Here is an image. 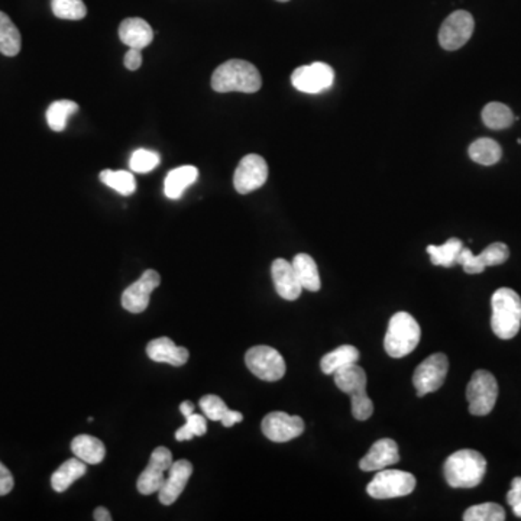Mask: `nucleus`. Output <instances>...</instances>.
I'll return each instance as SVG.
<instances>
[{
	"mask_svg": "<svg viewBox=\"0 0 521 521\" xmlns=\"http://www.w3.org/2000/svg\"><path fill=\"white\" fill-rule=\"evenodd\" d=\"M263 86L258 69L245 60H229L214 70L212 88L217 93H256Z\"/></svg>",
	"mask_w": 521,
	"mask_h": 521,
	"instance_id": "1",
	"label": "nucleus"
},
{
	"mask_svg": "<svg viewBox=\"0 0 521 521\" xmlns=\"http://www.w3.org/2000/svg\"><path fill=\"white\" fill-rule=\"evenodd\" d=\"M487 474V459L480 452L462 450L452 453L445 465L443 475L452 488H475L483 483Z\"/></svg>",
	"mask_w": 521,
	"mask_h": 521,
	"instance_id": "2",
	"label": "nucleus"
},
{
	"mask_svg": "<svg viewBox=\"0 0 521 521\" xmlns=\"http://www.w3.org/2000/svg\"><path fill=\"white\" fill-rule=\"evenodd\" d=\"M492 316L491 327L497 338L510 340L517 335L521 327V298L514 290H497L491 298Z\"/></svg>",
	"mask_w": 521,
	"mask_h": 521,
	"instance_id": "3",
	"label": "nucleus"
},
{
	"mask_svg": "<svg viewBox=\"0 0 521 521\" xmlns=\"http://www.w3.org/2000/svg\"><path fill=\"white\" fill-rule=\"evenodd\" d=\"M420 324L410 313L399 312L390 319L385 333V352L392 358H403L411 354L420 342Z\"/></svg>",
	"mask_w": 521,
	"mask_h": 521,
	"instance_id": "4",
	"label": "nucleus"
},
{
	"mask_svg": "<svg viewBox=\"0 0 521 521\" xmlns=\"http://www.w3.org/2000/svg\"><path fill=\"white\" fill-rule=\"evenodd\" d=\"M335 384L340 391L352 397V415L359 422H366L374 415L373 399L366 394V374L358 364L339 369L333 374Z\"/></svg>",
	"mask_w": 521,
	"mask_h": 521,
	"instance_id": "5",
	"label": "nucleus"
},
{
	"mask_svg": "<svg viewBox=\"0 0 521 521\" xmlns=\"http://www.w3.org/2000/svg\"><path fill=\"white\" fill-rule=\"evenodd\" d=\"M416 476L399 469H381L368 483L366 492L375 500L399 499L415 491Z\"/></svg>",
	"mask_w": 521,
	"mask_h": 521,
	"instance_id": "6",
	"label": "nucleus"
},
{
	"mask_svg": "<svg viewBox=\"0 0 521 521\" xmlns=\"http://www.w3.org/2000/svg\"><path fill=\"white\" fill-rule=\"evenodd\" d=\"M499 399V382L492 374L485 369H478L472 374L471 381L466 387V399L469 403V413L474 416L490 415Z\"/></svg>",
	"mask_w": 521,
	"mask_h": 521,
	"instance_id": "7",
	"label": "nucleus"
},
{
	"mask_svg": "<svg viewBox=\"0 0 521 521\" xmlns=\"http://www.w3.org/2000/svg\"><path fill=\"white\" fill-rule=\"evenodd\" d=\"M245 364L256 377L268 382L282 380L287 369L282 355L266 345H259L248 350L245 354Z\"/></svg>",
	"mask_w": 521,
	"mask_h": 521,
	"instance_id": "8",
	"label": "nucleus"
},
{
	"mask_svg": "<svg viewBox=\"0 0 521 521\" xmlns=\"http://www.w3.org/2000/svg\"><path fill=\"white\" fill-rule=\"evenodd\" d=\"M450 371V359L445 354L430 355L429 358L420 364L416 368L413 375V384H415L417 396L424 397L430 392L438 391Z\"/></svg>",
	"mask_w": 521,
	"mask_h": 521,
	"instance_id": "9",
	"label": "nucleus"
},
{
	"mask_svg": "<svg viewBox=\"0 0 521 521\" xmlns=\"http://www.w3.org/2000/svg\"><path fill=\"white\" fill-rule=\"evenodd\" d=\"M475 29V21L466 11L450 13L441 23L439 31V44L446 51H457L471 39Z\"/></svg>",
	"mask_w": 521,
	"mask_h": 521,
	"instance_id": "10",
	"label": "nucleus"
},
{
	"mask_svg": "<svg viewBox=\"0 0 521 521\" xmlns=\"http://www.w3.org/2000/svg\"><path fill=\"white\" fill-rule=\"evenodd\" d=\"M335 81V71L324 63H313L294 70L291 83L301 93L317 95L331 88Z\"/></svg>",
	"mask_w": 521,
	"mask_h": 521,
	"instance_id": "11",
	"label": "nucleus"
},
{
	"mask_svg": "<svg viewBox=\"0 0 521 521\" xmlns=\"http://www.w3.org/2000/svg\"><path fill=\"white\" fill-rule=\"evenodd\" d=\"M268 180V165L258 154H248L240 160L233 175V186L239 195L258 190Z\"/></svg>",
	"mask_w": 521,
	"mask_h": 521,
	"instance_id": "12",
	"label": "nucleus"
},
{
	"mask_svg": "<svg viewBox=\"0 0 521 521\" xmlns=\"http://www.w3.org/2000/svg\"><path fill=\"white\" fill-rule=\"evenodd\" d=\"M263 433L275 443H286L298 438L305 432V422L300 416H290L284 411H273L264 417Z\"/></svg>",
	"mask_w": 521,
	"mask_h": 521,
	"instance_id": "13",
	"label": "nucleus"
},
{
	"mask_svg": "<svg viewBox=\"0 0 521 521\" xmlns=\"http://www.w3.org/2000/svg\"><path fill=\"white\" fill-rule=\"evenodd\" d=\"M510 258V249L502 242L485 248L480 256H474L469 248H462L457 264L462 265L466 274H481L487 266L501 265Z\"/></svg>",
	"mask_w": 521,
	"mask_h": 521,
	"instance_id": "14",
	"label": "nucleus"
},
{
	"mask_svg": "<svg viewBox=\"0 0 521 521\" xmlns=\"http://www.w3.org/2000/svg\"><path fill=\"white\" fill-rule=\"evenodd\" d=\"M172 453L164 448L158 446L154 450L153 455L149 458V464L144 469L139 478L137 481V488L142 495H151L154 492H158L163 487L165 476L164 474L172 468Z\"/></svg>",
	"mask_w": 521,
	"mask_h": 521,
	"instance_id": "15",
	"label": "nucleus"
},
{
	"mask_svg": "<svg viewBox=\"0 0 521 521\" xmlns=\"http://www.w3.org/2000/svg\"><path fill=\"white\" fill-rule=\"evenodd\" d=\"M161 275L155 270L145 271L138 282L130 284L122 294V307L133 315L142 313L148 307L151 294L160 287Z\"/></svg>",
	"mask_w": 521,
	"mask_h": 521,
	"instance_id": "16",
	"label": "nucleus"
},
{
	"mask_svg": "<svg viewBox=\"0 0 521 521\" xmlns=\"http://www.w3.org/2000/svg\"><path fill=\"white\" fill-rule=\"evenodd\" d=\"M168 472L170 475L164 481L163 487L158 491V500L164 506H172L179 500L193 474V465L186 459L175 460Z\"/></svg>",
	"mask_w": 521,
	"mask_h": 521,
	"instance_id": "17",
	"label": "nucleus"
},
{
	"mask_svg": "<svg viewBox=\"0 0 521 521\" xmlns=\"http://www.w3.org/2000/svg\"><path fill=\"white\" fill-rule=\"evenodd\" d=\"M399 462V446L396 441L392 439H380L371 446L366 457L362 458L359 468L366 472L381 471Z\"/></svg>",
	"mask_w": 521,
	"mask_h": 521,
	"instance_id": "18",
	"label": "nucleus"
},
{
	"mask_svg": "<svg viewBox=\"0 0 521 521\" xmlns=\"http://www.w3.org/2000/svg\"><path fill=\"white\" fill-rule=\"evenodd\" d=\"M271 275H273V282H274L275 291L284 300L294 301L301 296L303 287L297 278L293 264L289 263L286 259H275L271 265Z\"/></svg>",
	"mask_w": 521,
	"mask_h": 521,
	"instance_id": "19",
	"label": "nucleus"
},
{
	"mask_svg": "<svg viewBox=\"0 0 521 521\" xmlns=\"http://www.w3.org/2000/svg\"><path fill=\"white\" fill-rule=\"evenodd\" d=\"M147 355L151 361L172 366H183L190 358L189 349L177 347L170 338L153 339L147 347Z\"/></svg>",
	"mask_w": 521,
	"mask_h": 521,
	"instance_id": "20",
	"label": "nucleus"
},
{
	"mask_svg": "<svg viewBox=\"0 0 521 521\" xmlns=\"http://www.w3.org/2000/svg\"><path fill=\"white\" fill-rule=\"evenodd\" d=\"M119 38L130 48L144 50L153 42V28L141 18H128L119 27Z\"/></svg>",
	"mask_w": 521,
	"mask_h": 521,
	"instance_id": "21",
	"label": "nucleus"
},
{
	"mask_svg": "<svg viewBox=\"0 0 521 521\" xmlns=\"http://www.w3.org/2000/svg\"><path fill=\"white\" fill-rule=\"evenodd\" d=\"M198 179V170L193 165H183L168 172L164 181V193L172 200H179L184 191L196 183Z\"/></svg>",
	"mask_w": 521,
	"mask_h": 521,
	"instance_id": "22",
	"label": "nucleus"
},
{
	"mask_svg": "<svg viewBox=\"0 0 521 521\" xmlns=\"http://www.w3.org/2000/svg\"><path fill=\"white\" fill-rule=\"evenodd\" d=\"M71 450L79 459L88 465H97L106 457V448L103 441L90 434H79L72 439Z\"/></svg>",
	"mask_w": 521,
	"mask_h": 521,
	"instance_id": "23",
	"label": "nucleus"
},
{
	"mask_svg": "<svg viewBox=\"0 0 521 521\" xmlns=\"http://www.w3.org/2000/svg\"><path fill=\"white\" fill-rule=\"evenodd\" d=\"M361 354L357 348L352 345H342V347L336 348L329 354L324 355L322 361H320V368L322 373L326 375H333L338 373L339 369L347 368V366L358 364Z\"/></svg>",
	"mask_w": 521,
	"mask_h": 521,
	"instance_id": "24",
	"label": "nucleus"
},
{
	"mask_svg": "<svg viewBox=\"0 0 521 521\" xmlns=\"http://www.w3.org/2000/svg\"><path fill=\"white\" fill-rule=\"evenodd\" d=\"M86 472H88V466H86V462H83V460L79 459L77 457L67 460L51 476L53 490L55 492H64L77 480H80L81 476L86 475Z\"/></svg>",
	"mask_w": 521,
	"mask_h": 521,
	"instance_id": "25",
	"label": "nucleus"
},
{
	"mask_svg": "<svg viewBox=\"0 0 521 521\" xmlns=\"http://www.w3.org/2000/svg\"><path fill=\"white\" fill-rule=\"evenodd\" d=\"M291 264H293L294 271H296L297 278H298L301 287L312 291V293L319 291L320 287H322V282H320L319 268H317L316 261L307 254H298V256H294Z\"/></svg>",
	"mask_w": 521,
	"mask_h": 521,
	"instance_id": "26",
	"label": "nucleus"
},
{
	"mask_svg": "<svg viewBox=\"0 0 521 521\" xmlns=\"http://www.w3.org/2000/svg\"><path fill=\"white\" fill-rule=\"evenodd\" d=\"M21 32L6 13L0 12V53L15 57L21 51Z\"/></svg>",
	"mask_w": 521,
	"mask_h": 521,
	"instance_id": "27",
	"label": "nucleus"
},
{
	"mask_svg": "<svg viewBox=\"0 0 521 521\" xmlns=\"http://www.w3.org/2000/svg\"><path fill=\"white\" fill-rule=\"evenodd\" d=\"M462 248H464L462 240L458 239V238H450L443 245H429L427 254H429L433 265L450 268V266L457 265L458 256L462 251Z\"/></svg>",
	"mask_w": 521,
	"mask_h": 521,
	"instance_id": "28",
	"label": "nucleus"
},
{
	"mask_svg": "<svg viewBox=\"0 0 521 521\" xmlns=\"http://www.w3.org/2000/svg\"><path fill=\"white\" fill-rule=\"evenodd\" d=\"M468 154L472 161L490 167L501 160L502 149L499 142H495L494 139L480 138V139L472 142Z\"/></svg>",
	"mask_w": 521,
	"mask_h": 521,
	"instance_id": "29",
	"label": "nucleus"
},
{
	"mask_svg": "<svg viewBox=\"0 0 521 521\" xmlns=\"http://www.w3.org/2000/svg\"><path fill=\"white\" fill-rule=\"evenodd\" d=\"M514 119L516 118H514L510 107L502 105V103H488L487 106L483 107V122L490 130H507V128H510L513 125Z\"/></svg>",
	"mask_w": 521,
	"mask_h": 521,
	"instance_id": "30",
	"label": "nucleus"
},
{
	"mask_svg": "<svg viewBox=\"0 0 521 521\" xmlns=\"http://www.w3.org/2000/svg\"><path fill=\"white\" fill-rule=\"evenodd\" d=\"M79 111V105L71 100H57L51 103L46 111V122L54 132H63L71 114Z\"/></svg>",
	"mask_w": 521,
	"mask_h": 521,
	"instance_id": "31",
	"label": "nucleus"
},
{
	"mask_svg": "<svg viewBox=\"0 0 521 521\" xmlns=\"http://www.w3.org/2000/svg\"><path fill=\"white\" fill-rule=\"evenodd\" d=\"M100 181L111 187L119 195L130 196L137 190V180L130 172H113V170H105L100 172Z\"/></svg>",
	"mask_w": 521,
	"mask_h": 521,
	"instance_id": "32",
	"label": "nucleus"
},
{
	"mask_svg": "<svg viewBox=\"0 0 521 521\" xmlns=\"http://www.w3.org/2000/svg\"><path fill=\"white\" fill-rule=\"evenodd\" d=\"M465 521H504L506 511L497 502H483L469 507L464 513Z\"/></svg>",
	"mask_w": 521,
	"mask_h": 521,
	"instance_id": "33",
	"label": "nucleus"
},
{
	"mask_svg": "<svg viewBox=\"0 0 521 521\" xmlns=\"http://www.w3.org/2000/svg\"><path fill=\"white\" fill-rule=\"evenodd\" d=\"M51 9L60 20L80 21L88 15L83 0H51Z\"/></svg>",
	"mask_w": 521,
	"mask_h": 521,
	"instance_id": "34",
	"label": "nucleus"
},
{
	"mask_svg": "<svg viewBox=\"0 0 521 521\" xmlns=\"http://www.w3.org/2000/svg\"><path fill=\"white\" fill-rule=\"evenodd\" d=\"M160 163L161 156L154 153V151H149V149H137L132 154V156H130V167L133 172L145 174V172L155 170L160 165Z\"/></svg>",
	"mask_w": 521,
	"mask_h": 521,
	"instance_id": "35",
	"label": "nucleus"
},
{
	"mask_svg": "<svg viewBox=\"0 0 521 521\" xmlns=\"http://www.w3.org/2000/svg\"><path fill=\"white\" fill-rule=\"evenodd\" d=\"M207 432V422H206V416L191 415L187 417V423L183 427H180L175 432V439L179 441H191L196 436H203Z\"/></svg>",
	"mask_w": 521,
	"mask_h": 521,
	"instance_id": "36",
	"label": "nucleus"
},
{
	"mask_svg": "<svg viewBox=\"0 0 521 521\" xmlns=\"http://www.w3.org/2000/svg\"><path fill=\"white\" fill-rule=\"evenodd\" d=\"M198 404H200L203 415H205L207 419L212 420V422H221V420L223 419V416H225L229 410L225 401H223L221 397L214 396V394L202 397V399H200V403Z\"/></svg>",
	"mask_w": 521,
	"mask_h": 521,
	"instance_id": "37",
	"label": "nucleus"
},
{
	"mask_svg": "<svg viewBox=\"0 0 521 521\" xmlns=\"http://www.w3.org/2000/svg\"><path fill=\"white\" fill-rule=\"evenodd\" d=\"M507 501L513 508L514 514L521 517V476H516L511 481V490L507 494Z\"/></svg>",
	"mask_w": 521,
	"mask_h": 521,
	"instance_id": "38",
	"label": "nucleus"
},
{
	"mask_svg": "<svg viewBox=\"0 0 521 521\" xmlns=\"http://www.w3.org/2000/svg\"><path fill=\"white\" fill-rule=\"evenodd\" d=\"M13 485H15L13 475H12L11 471L0 462V497H2V495H8L9 492L13 490Z\"/></svg>",
	"mask_w": 521,
	"mask_h": 521,
	"instance_id": "39",
	"label": "nucleus"
},
{
	"mask_svg": "<svg viewBox=\"0 0 521 521\" xmlns=\"http://www.w3.org/2000/svg\"><path fill=\"white\" fill-rule=\"evenodd\" d=\"M125 67L130 70V71H137L142 65V54L141 50H137V48H130L125 55Z\"/></svg>",
	"mask_w": 521,
	"mask_h": 521,
	"instance_id": "40",
	"label": "nucleus"
},
{
	"mask_svg": "<svg viewBox=\"0 0 521 521\" xmlns=\"http://www.w3.org/2000/svg\"><path fill=\"white\" fill-rule=\"evenodd\" d=\"M244 420V416L240 415L239 411L228 410L223 419L221 420L222 424L225 427L235 426L236 423H240Z\"/></svg>",
	"mask_w": 521,
	"mask_h": 521,
	"instance_id": "41",
	"label": "nucleus"
},
{
	"mask_svg": "<svg viewBox=\"0 0 521 521\" xmlns=\"http://www.w3.org/2000/svg\"><path fill=\"white\" fill-rule=\"evenodd\" d=\"M93 517H95L96 521L112 520L111 513H109V510H107V508H105V507H97V508H96L95 510V514H93Z\"/></svg>",
	"mask_w": 521,
	"mask_h": 521,
	"instance_id": "42",
	"label": "nucleus"
},
{
	"mask_svg": "<svg viewBox=\"0 0 521 521\" xmlns=\"http://www.w3.org/2000/svg\"><path fill=\"white\" fill-rule=\"evenodd\" d=\"M180 411L187 419L191 415H195V404L191 403V401H183V403L180 404Z\"/></svg>",
	"mask_w": 521,
	"mask_h": 521,
	"instance_id": "43",
	"label": "nucleus"
},
{
	"mask_svg": "<svg viewBox=\"0 0 521 521\" xmlns=\"http://www.w3.org/2000/svg\"><path fill=\"white\" fill-rule=\"evenodd\" d=\"M277 2H282L284 4V2H290V0H277Z\"/></svg>",
	"mask_w": 521,
	"mask_h": 521,
	"instance_id": "44",
	"label": "nucleus"
}]
</instances>
